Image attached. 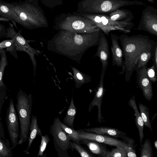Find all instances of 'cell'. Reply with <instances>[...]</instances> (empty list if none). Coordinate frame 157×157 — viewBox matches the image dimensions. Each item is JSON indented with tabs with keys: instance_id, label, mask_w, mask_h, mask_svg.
I'll list each match as a JSON object with an SVG mask.
<instances>
[{
	"instance_id": "cell-43",
	"label": "cell",
	"mask_w": 157,
	"mask_h": 157,
	"mask_svg": "<svg viewBox=\"0 0 157 157\" xmlns=\"http://www.w3.org/2000/svg\"><path fill=\"white\" fill-rule=\"evenodd\" d=\"M2 48H0V53H1V52H2Z\"/></svg>"
},
{
	"instance_id": "cell-19",
	"label": "cell",
	"mask_w": 157,
	"mask_h": 157,
	"mask_svg": "<svg viewBox=\"0 0 157 157\" xmlns=\"http://www.w3.org/2000/svg\"><path fill=\"white\" fill-rule=\"evenodd\" d=\"M144 21L139 25L138 29L146 31L151 34L157 36V17L151 14H146Z\"/></svg>"
},
{
	"instance_id": "cell-34",
	"label": "cell",
	"mask_w": 157,
	"mask_h": 157,
	"mask_svg": "<svg viewBox=\"0 0 157 157\" xmlns=\"http://www.w3.org/2000/svg\"><path fill=\"white\" fill-rule=\"evenodd\" d=\"M128 13V12L124 10H117L112 13L109 17L112 20L117 21L126 17Z\"/></svg>"
},
{
	"instance_id": "cell-16",
	"label": "cell",
	"mask_w": 157,
	"mask_h": 157,
	"mask_svg": "<svg viewBox=\"0 0 157 157\" xmlns=\"http://www.w3.org/2000/svg\"><path fill=\"white\" fill-rule=\"evenodd\" d=\"M80 144L85 145L93 153L102 157H107L108 151L105 144L92 140L81 138Z\"/></svg>"
},
{
	"instance_id": "cell-44",
	"label": "cell",
	"mask_w": 157,
	"mask_h": 157,
	"mask_svg": "<svg viewBox=\"0 0 157 157\" xmlns=\"http://www.w3.org/2000/svg\"><path fill=\"white\" fill-rule=\"evenodd\" d=\"M0 157H1V155H0Z\"/></svg>"
},
{
	"instance_id": "cell-7",
	"label": "cell",
	"mask_w": 157,
	"mask_h": 157,
	"mask_svg": "<svg viewBox=\"0 0 157 157\" xmlns=\"http://www.w3.org/2000/svg\"><path fill=\"white\" fill-rule=\"evenodd\" d=\"M80 14L92 21L107 36L114 30H119L125 33H129L133 26L128 21H113L109 17L103 15Z\"/></svg>"
},
{
	"instance_id": "cell-45",
	"label": "cell",
	"mask_w": 157,
	"mask_h": 157,
	"mask_svg": "<svg viewBox=\"0 0 157 157\" xmlns=\"http://www.w3.org/2000/svg\"></svg>"
},
{
	"instance_id": "cell-38",
	"label": "cell",
	"mask_w": 157,
	"mask_h": 157,
	"mask_svg": "<svg viewBox=\"0 0 157 157\" xmlns=\"http://www.w3.org/2000/svg\"><path fill=\"white\" fill-rule=\"evenodd\" d=\"M151 58L153 62L152 64L154 66L155 72H156L157 71V44L155 46Z\"/></svg>"
},
{
	"instance_id": "cell-8",
	"label": "cell",
	"mask_w": 157,
	"mask_h": 157,
	"mask_svg": "<svg viewBox=\"0 0 157 157\" xmlns=\"http://www.w3.org/2000/svg\"><path fill=\"white\" fill-rule=\"evenodd\" d=\"M58 117L55 118L51 126L50 133L52 136L55 149L59 157H70L67 151L71 146L70 139L60 126Z\"/></svg>"
},
{
	"instance_id": "cell-15",
	"label": "cell",
	"mask_w": 157,
	"mask_h": 157,
	"mask_svg": "<svg viewBox=\"0 0 157 157\" xmlns=\"http://www.w3.org/2000/svg\"><path fill=\"white\" fill-rule=\"evenodd\" d=\"M94 57L98 56L101 63L102 68H107L109 64V52L108 40L104 33H102Z\"/></svg>"
},
{
	"instance_id": "cell-5",
	"label": "cell",
	"mask_w": 157,
	"mask_h": 157,
	"mask_svg": "<svg viewBox=\"0 0 157 157\" xmlns=\"http://www.w3.org/2000/svg\"><path fill=\"white\" fill-rule=\"evenodd\" d=\"M55 29L80 33H86L100 30L90 19L80 14L62 15L56 21Z\"/></svg>"
},
{
	"instance_id": "cell-11",
	"label": "cell",
	"mask_w": 157,
	"mask_h": 157,
	"mask_svg": "<svg viewBox=\"0 0 157 157\" xmlns=\"http://www.w3.org/2000/svg\"><path fill=\"white\" fill-rule=\"evenodd\" d=\"M106 69L105 68H102L99 84L96 89H94L95 92L94 97L90 103L88 107L89 113H90L94 106H97V121L99 123H101L103 120H104V118L102 116L101 106L102 99L106 90L104 88L103 84L104 76Z\"/></svg>"
},
{
	"instance_id": "cell-3",
	"label": "cell",
	"mask_w": 157,
	"mask_h": 157,
	"mask_svg": "<svg viewBox=\"0 0 157 157\" xmlns=\"http://www.w3.org/2000/svg\"><path fill=\"white\" fill-rule=\"evenodd\" d=\"M6 3L25 24L26 29H31L48 26L43 11L38 5L27 0Z\"/></svg>"
},
{
	"instance_id": "cell-39",
	"label": "cell",
	"mask_w": 157,
	"mask_h": 157,
	"mask_svg": "<svg viewBox=\"0 0 157 157\" xmlns=\"http://www.w3.org/2000/svg\"><path fill=\"white\" fill-rule=\"evenodd\" d=\"M0 138L3 139H5L4 131L3 125L1 121L0 120Z\"/></svg>"
},
{
	"instance_id": "cell-36",
	"label": "cell",
	"mask_w": 157,
	"mask_h": 157,
	"mask_svg": "<svg viewBox=\"0 0 157 157\" xmlns=\"http://www.w3.org/2000/svg\"><path fill=\"white\" fill-rule=\"evenodd\" d=\"M155 67L152 64L150 67L147 68L146 73L150 81L153 83H155L157 81L155 74Z\"/></svg>"
},
{
	"instance_id": "cell-26",
	"label": "cell",
	"mask_w": 157,
	"mask_h": 157,
	"mask_svg": "<svg viewBox=\"0 0 157 157\" xmlns=\"http://www.w3.org/2000/svg\"><path fill=\"white\" fill-rule=\"evenodd\" d=\"M59 122L61 128L68 136L70 140L78 144H80V139L78 137L77 130H75L73 128L66 126L59 119Z\"/></svg>"
},
{
	"instance_id": "cell-14",
	"label": "cell",
	"mask_w": 157,
	"mask_h": 157,
	"mask_svg": "<svg viewBox=\"0 0 157 157\" xmlns=\"http://www.w3.org/2000/svg\"><path fill=\"white\" fill-rule=\"evenodd\" d=\"M81 130L88 132L109 136L116 138H121L127 141L128 137L126 133L118 129L106 126L91 128Z\"/></svg>"
},
{
	"instance_id": "cell-1",
	"label": "cell",
	"mask_w": 157,
	"mask_h": 157,
	"mask_svg": "<svg viewBox=\"0 0 157 157\" xmlns=\"http://www.w3.org/2000/svg\"><path fill=\"white\" fill-rule=\"evenodd\" d=\"M102 33L101 30L86 33L59 30L49 41L47 48L79 63L86 51L99 44Z\"/></svg>"
},
{
	"instance_id": "cell-23",
	"label": "cell",
	"mask_w": 157,
	"mask_h": 157,
	"mask_svg": "<svg viewBox=\"0 0 157 157\" xmlns=\"http://www.w3.org/2000/svg\"><path fill=\"white\" fill-rule=\"evenodd\" d=\"M13 148L8 139L0 138V155L1 157H12L13 155L12 151Z\"/></svg>"
},
{
	"instance_id": "cell-12",
	"label": "cell",
	"mask_w": 157,
	"mask_h": 157,
	"mask_svg": "<svg viewBox=\"0 0 157 157\" xmlns=\"http://www.w3.org/2000/svg\"><path fill=\"white\" fill-rule=\"evenodd\" d=\"M147 65L140 68H137L135 70L137 74V84L141 90L144 98L151 101L152 99L153 92L151 82L146 73Z\"/></svg>"
},
{
	"instance_id": "cell-21",
	"label": "cell",
	"mask_w": 157,
	"mask_h": 157,
	"mask_svg": "<svg viewBox=\"0 0 157 157\" xmlns=\"http://www.w3.org/2000/svg\"><path fill=\"white\" fill-rule=\"evenodd\" d=\"M76 112L77 108L74 104L72 97L63 123L68 127L73 129L74 123Z\"/></svg>"
},
{
	"instance_id": "cell-6",
	"label": "cell",
	"mask_w": 157,
	"mask_h": 157,
	"mask_svg": "<svg viewBox=\"0 0 157 157\" xmlns=\"http://www.w3.org/2000/svg\"><path fill=\"white\" fill-rule=\"evenodd\" d=\"M8 23L9 26L6 29L5 37L6 38H10L13 40L17 51L25 52L29 55L32 63L34 76H35L36 62L35 58V56H38L41 52L30 45L29 44V42L35 41L26 39L21 34V29L17 32L15 29L13 24L9 21Z\"/></svg>"
},
{
	"instance_id": "cell-35",
	"label": "cell",
	"mask_w": 157,
	"mask_h": 157,
	"mask_svg": "<svg viewBox=\"0 0 157 157\" xmlns=\"http://www.w3.org/2000/svg\"><path fill=\"white\" fill-rule=\"evenodd\" d=\"M6 87L0 88V120H1V111L5 101L8 98Z\"/></svg>"
},
{
	"instance_id": "cell-33",
	"label": "cell",
	"mask_w": 157,
	"mask_h": 157,
	"mask_svg": "<svg viewBox=\"0 0 157 157\" xmlns=\"http://www.w3.org/2000/svg\"><path fill=\"white\" fill-rule=\"evenodd\" d=\"M127 141H128V149L126 150L127 152V157H136L135 147V141L131 138L128 137Z\"/></svg>"
},
{
	"instance_id": "cell-31",
	"label": "cell",
	"mask_w": 157,
	"mask_h": 157,
	"mask_svg": "<svg viewBox=\"0 0 157 157\" xmlns=\"http://www.w3.org/2000/svg\"><path fill=\"white\" fill-rule=\"evenodd\" d=\"M153 52L147 51L142 53L139 58L137 68H141L147 64L148 61L151 58Z\"/></svg>"
},
{
	"instance_id": "cell-24",
	"label": "cell",
	"mask_w": 157,
	"mask_h": 157,
	"mask_svg": "<svg viewBox=\"0 0 157 157\" xmlns=\"http://www.w3.org/2000/svg\"><path fill=\"white\" fill-rule=\"evenodd\" d=\"M138 106L144 125L148 128L152 132L153 130L149 117V108L142 103H139Z\"/></svg>"
},
{
	"instance_id": "cell-29",
	"label": "cell",
	"mask_w": 157,
	"mask_h": 157,
	"mask_svg": "<svg viewBox=\"0 0 157 157\" xmlns=\"http://www.w3.org/2000/svg\"><path fill=\"white\" fill-rule=\"evenodd\" d=\"M71 149L73 151L76 150L82 157H95V156L90 153L87 150L82 147L80 144L71 141Z\"/></svg>"
},
{
	"instance_id": "cell-10",
	"label": "cell",
	"mask_w": 157,
	"mask_h": 157,
	"mask_svg": "<svg viewBox=\"0 0 157 157\" xmlns=\"http://www.w3.org/2000/svg\"><path fill=\"white\" fill-rule=\"evenodd\" d=\"M77 132L80 139L82 138L92 140L115 147L120 146L124 148L126 150L128 149V145L127 144L112 137L86 132L81 129L77 130Z\"/></svg>"
},
{
	"instance_id": "cell-17",
	"label": "cell",
	"mask_w": 157,
	"mask_h": 157,
	"mask_svg": "<svg viewBox=\"0 0 157 157\" xmlns=\"http://www.w3.org/2000/svg\"><path fill=\"white\" fill-rule=\"evenodd\" d=\"M0 16L9 19L17 29V23L26 29L25 24L14 12L6 4V2L0 0Z\"/></svg>"
},
{
	"instance_id": "cell-2",
	"label": "cell",
	"mask_w": 157,
	"mask_h": 157,
	"mask_svg": "<svg viewBox=\"0 0 157 157\" xmlns=\"http://www.w3.org/2000/svg\"><path fill=\"white\" fill-rule=\"evenodd\" d=\"M124 58L125 79L129 81L135 70L137 68L139 58L141 54L147 51L153 52L157 44L156 42L147 36L138 35L129 36L123 34L118 36Z\"/></svg>"
},
{
	"instance_id": "cell-40",
	"label": "cell",
	"mask_w": 157,
	"mask_h": 157,
	"mask_svg": "<svg viewBox=\"0 0 157 157\" xmlns=\"http://www.w3.org/2000/svg\"><path fill=\"white\" fill-rule=\"evenodd\" d=\"M10 20L9 19L4 18L0 16V21H5L6 22H9Z\"/></svg>"
},
{
	"instance_id": "cell-20",
	"label": "cell",
	"mask_w": 157,
	"mask_h": 157,
	"mask_svg": "<svg viewBox=\"0 0 157 157\" xmlns=\"http://www.w3.org/2000/svg\"><path fill=\"white\" fill-rule=\"evenodd\" d=\"M29 130L30 132L28 138V144L27 148L23 151V152L26 154H29V150L36 136L39 135L40 136L42 135L41 130L38 125L36 115L32 116Z\"/></svg>"
},
{
	"instance_id": "cell-32",
	"label": "cell",
	"mask_w": 157,
	"mask_h": 157,
	"mask_svg": "<svg viewBox=\"0 0 157 157\" xmlns=\"http://www.w3.org/2000/svg\"><path fill=\"white\" fill-rule=\"evenodd\" d=\"M41 136V143L37 157H43L44 155H45V154L44 155V152L47 145L50 140L49 137L47 134L44 135H42Z\"/></svg>"
},
{
	"instance_id": "cell-41",
	"label": "cell",
	"mask_w": 157,
	"mask_h": 157,
	"mask_svg": "<svg viewBox=\"0 0 157 157\" xmlns=\"http://www.w3.org/2000/svg\"><path fill=\"white\" fill-rule=\"evenodd\" d=\"M34 4L38 5V0H26Z\"/></svg>"
},
{
	"instance_id": "cell-42",
	"label": "cell",
	"mask_w": 157,
	"mask_h": 157,
	"mask_svg": "<svg viewBox=\"0 0 157 157\" xmlns=\"http://www.w3.org/2000/svg\"><path fill=\"white\" fill-rule=\"evenodd\" d=\"M154 146L156 150H157V140L154 142Z\"/></svg>"
},
{
	"instance_id": "cell-13",
	"label": "cell",
	"mask_w": 157,
	"mask_h": 157,
	"mask_svg": "<svg viewBox=\"0 0 157 157\" xmlns=\"http://www.w3.org/2000/svg\"><path fill=\"white\" fill-rule=\"evenodd\" d=\"M111 38L112 42L111 50L112 65L113 66H116L118 67H121V71L119 72V74L122 75L124 68V64L123 61V55L122 49L118 43V36L111 34Z\"/></svg>"
},
{
	"instance_id": "cell-4",
	"label": "cell",
	"mask_w": 157,
	"mask_h": 157,
	"mask_svg": "<svg viewBox=\"0 0 157 157\" xmlns=\"http://www.w3.org/2000/svg\"><path fill=\"white\" fill-rule=\"evenodd\" d=\"M32 106L31 94H27L20 89L17 95L16 105L20 128L17 145H21L28 139Z\"/></svg>"
},
{
	"instance_id": "cell-27",
	"label": "cell",
	"mask_w": 157,
	"mask_h": 157,
	"mask_svg": "<svg viewBox=\"0 0 157 157\" xmlns=\"http://www.w3.org/2000/svg\"><path fill=\"white\" fill-rule=\"evenodd\" d=\"M0 88L6 87L3 82V76L6 67L8 65L6 52L4 49L0 54Z\"/></svg>"
},
{
	"instance_id": "cell-22",
	"label": "cell",
	"mask_w": 157,
	"mask_h": 157,
	"mask_svg": "<svg viewBox=\"0 0 157 157\" xmlns=\"http://www.w3.org/2000/svg\"><path fill=\"white\" fill-rule=\"evenodd\" d=\"M74 74L75 86L77 88L81 87L84 84L91 82V78L88 75L85 74L75 67H72Z\"/></svg>"
},
{
	"instance_id": "cell-37",
	"label": "cell",
	"mask_w": 157,
	"mask_h": 157,
	"mask_svg": "<svg viewBox=\"0 0 157 157\" xmlns=\"http://www.w3.org/2000/svg\"><path fill=\"white\" fill-rule=\"evenodd\" d=\"M43 3L48 6H50V5L53 7L56 5H60L62 3V0H41Z\"/></svg>"
},
{
	"instance_id": "cell-28",
	"label": "cell",
	"mask_w": 157,
	"mask_h": 157,
	"mask_svg": "<svg viewBox=\"0 0 157 157\" xmlns=\"http://www.w3.org/2000/svg\"><path fill=\"white\" fill-rule=\"evenodd\" d=\"M140 149V157H153V148L150 140L146 139Z\"/></svg>"
},
{
	"instance_id": "cell-18",
	"label": "cell",
	"mask_w": 157,
	"mask_h": 157,
	"mask_svg": "<svg viewBox=\"0 0 157 157\" xmlns=\"http://www.w3.org/2000/svg\"><path fill=\"white\" fill-rule=\"evenodd\" d=\"M128 105L134 110L135 112V124L138 131L140 145L141 147L144 136V124L136 104L135 95H134L129 100Z\"/></svg>"
},
{
	"instance_id": "cell-25",
	"label": "cell",
	"mask_w": 157,
	"mask_h": 157,
	"mask_svg": "<svg viewBox=\"0 0 157 157\" xmlns=\"http://www.w3.org/2000/svg\"><path fill=\"white\" fill-rule=\"evenodd\" d=\"M0 48H6V52L9 53L16 59H18V55L13 40L12 39L4 40L0 43Z\"/></svg>"
},
{
	"instance_id": "cell-9",
	"label": "cell",
	"mask_w": 157,
	"mask_h": 157,
	"mask_svg": "<svg viewBox=\"0 0 157 157\" xmlns=\"http://www.w3.org/2000/svg\"><path fill=\"white\" fill-rule=\"evenodd\" d=\"M6 123L12 147L13 148L17 145L19 128L18 116L12 98L10 100L7 110Z\"/></svg>"
},
{
	"instance_id": "cell-30",
	"label": "cell",
	"mask_w": 157,
	"mask_h": 157,
	"mask_svg": "<svg viewBox=\"0 0 157 157\" xmlns=\"http://www.w3.org/2000/svg\"><path fill=\"white\" fill-rule=\"evenodd\" d=\"M116 147L108 151L107 157H127V152L124 147L117 146Z\"/></svg>"
}]
</instances>
